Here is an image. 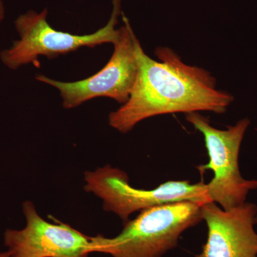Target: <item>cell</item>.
I'll list each match as a JSON object with an SVG mask.
<instances>
[{
  "label": "cell",
  "instance_id": "obj_1",
  "mask_svg": "<svg viewBox=\"0 0 257 257\" xmlns=\"http://www.w3.org/2000/svg\"><path fill=\"white\" fill-rule=\"evenodd\" d=\"M138 73L128 101L109 115V124L127 133L140 121L157 115L199 111L224 114L234 100L216 89V79L205 69L182 62L173 51L158 47L160 62L145 53L135 39Z\"/></svg>",
  "mask_w": 257,
  "mask_h": 257
},
{
  "label": "cell",
  "instance_id": "obj_2",
  "mask_svg": "<svg viewBox=\"0 0 257 257\" xmlns=\"http://www.w3.org/2000/svg\"><path fill=\"white\" fill-rule=\"evenodd\" d=\"M202 220L201 206L182 202L141 211L114 238L91 237V251L112 257H162L178 246L184 231Z\"/></svg>",
  "mask_w": 257,
  "mask_h": 257
},
{
  "label": "cell",
  "instance_id": "obj_3",
  "mask_svg": "<svg viewBox=\"0 0 257 257\" xmlns=\"http://www.w3.org/2000/svg\"><path fill=\"white\" fill-rule=\"evenodd\" d=\"M121 1L112 0V13L105 26L86 35L55 30L47 22V9L40 13L30 10L15 20L20 39L13 42L10 48L2 51L0 60L8 68L17 69L37 62L40 56L52 59L75 52L81 47H94L105 43L114 45L119 36V29L116 30V25L121 14Z\"/></svg>",
  "mask_w": 257,
  "mask_h": 257
},
{
  "label": "cell",
  "instance_id": "obj_4",
  "mask_svg": "<svg viewBox=\"0 0 257 257\" xmlns=\"http://www.w3.org/2000/svg\"><path fill=\"white\" fill-rule=\"evenodd\" d=\"M84 181V190L100 198L104 210L114 213L124 222L136 211L165 204L190 202L202 206L212 202L203 182L169 181L152 189L135 188L126 172L110 165L87 171Z\"/></svg>",
  "mask_w": 257,
  "mask_h": 257
},
{
  "label": "cell",
  "instance_id": "obj_5",
  "mask_svg": "<svg viewBox=\"0 0 257 257\" xmlns=\"http://www.w3.org/2000/svg\"><path fill=\"white\" fill-rule=\"evenodd\" d=\"M186 119L204 136L209 161L197 169L200 173L209 170L214 172L207 184L211 201L225 211L246 202L250 191L257 189V180L243 178L239 167L240 148L250 120L244 118L223 130L211 126L209 118L199 112L186 114Z\"/></svg>",
  "mask_w": 257,
  "mask_h": 257
},
{
  "label": "cell",
  "instance_id": "obj_6",
  "mask_svg": "<svg viewBox=\"0 0 257 257\" xmlns=\"http://www.w3.org/2000/svg\"><path fill=\"white\" fill-rule=\"evenodd\" d=\"M122 20L124 26L119 29L110 60L94 75L74 82L56 81L42 74L37 76V80L60 90L65 109L77 107L97 97L111 98L123 104L128 101L138 73L135 45L137 37L124 14Z\"/></svg>",
  "mask_w": 257,
  "mask_h": 257
},
{
  "label": "cell",
  "instance_id": "obj_7",
  "mask_svg": "<svg viewBox=\"0 0 257 257\" xmlns=\"http://www.w3.org/2000/svg\"><path fill=\"white\" fill-rule=\"evenodd\" d=\"M26 226L23 229H7L4 243L10 257H87L91 237L69 224L45 221L33 203L23 204Z\"/></svg>",
  "mask_w": 257,
  "mask_h": 257
},
{
  "label": "cell",
  "instance_id": "obj_8",
  "mask_svg": "<svg viewBox=\"0 0 257 257\" xmlns=\"http://www.w3.org/2000/svg\"><path fill=\"white\" fill-rule=\"evenodd\" d=\"M201 214L207 225L208 237L196 257H257L256 204L246 202L225 211L209 202L201 206Z\"/></svg>",
  "mask_w": 257,
  "mask_h": 257
},
{
  "label": "cell",
  "instance_id": "obj_9",
  "mask_svg": "<svg viewBox=\"0 0 257 257\" xmlns=\"http://www.w3.org/2000/svg\"><path fill=\"white\" fill-rule=\"evenodd\" d=\"M5 15V10L4 4H3V0H0V24H1L3 20H4Z\"/></svg>",
  "mask_w": 257,
  "mask_h": 257
},
{
  "label": "cell",
  "instance_id": "obj_10",
  "mask_svg": "<svg viewBox=\"0 0 257 257\" xmlns=\"http://www.w3.org/2000/svg\"><path fill=\"white\" fill-rule=\"evenodd\" d=\"M0 257H10L8 251H0Z\"/></svg>",
  "mask_w": 257,
  "mask_h": 257
},
{
  "label": "cell",
  "instance_id": "obj_11",
  "mask_svg": "<svg viewBox=\"0 0 257 257\" xmlns=\"http://www.w3.org/2000/svg\"><path fill=\"white\" fill-rule=\"evenodd\" d=\"M256 224L257 225V215L256 216Z\"/></svg>",
  "mask_w": 257,
  "mask_h": 257
}]
</instances>
